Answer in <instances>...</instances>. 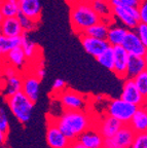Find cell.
I'll use <instances>...</instances> for the list:
<instances>
[{
  "mask_svg": "<svg viewBox=\"0 0 147 148\" xmlns=\"http://www.w3.org/2000/svg\"><path fill=\"white\" fill-rule=\"evenodd\" d=\"M56 125L70 141L77 138L87 129L92 127V118L83 110H65L59 117L54 118Z\"/></svg>",
  "mask_w": 147,
  "mask_h": 148,
  "instance_id": "obj_1",
  "label": "cell"
},
{
  "mask_svg": "<svg viewBox=\"0 0 147 148\" xmlns=\"http://www.w3.org/2000/svg\"><path fill=\"white\" fill-rule=\"evenodd\" d=\"M69 6L70 24L75 34H83L87 28L101 21L100 16L95 12L92 2L89 0H76L69 4Z\"/></svg>",
  "mask_w": 147,
  "mask_h": 148,
  "instance_id": "obj_2",
  "label": "cell"
},
{
  "mask_svg": "<svg viewBox=\"0 0 147 148\" xmlns=\"http://www.w3.org/2000/svg\"><path fill=\"white\" fill-rule=\"evenodd\" d=\"M6 104L12 115L22 123H26L30 120L32 111L34 109V102L31 101L22 90L16 92L14 95L5 97Z\"/></svg>",
  "mask_w": 147,
  "mask_h": 148,
  "instance_id": "obj_3",
  "label": "cell"
},
{
  "mask_svg": "<svg viewBox=\"0 0 147 148\" xmlns=\"http://www.w3.org/2000/svg\"><path fill=\"white\" fill-rule=\"evenodd\" d=\"M112 6L113 18L120 21L129 30H134L140 22L138 7L126 6L120 3V0H108Z\"/></svg>",
  "mask_w": 147,
  "mask_h": 148,
  "instance_id": "obj_4",
  "label": "cell"
},
{
  "mask_svg": "<svg viewBox=\"0 0 147 148\" xmlns=\"http://www.w3.org/2000/svg\"><path fill=\"white\" fill-rule=\"evenodd\" d=\"M138 106L124 101L122 98L110 99L106 107V114L116 118L124 125H129Z\"/></svg>",
  "mask_w": 147,
  "mask_h": 148,
  "instance_id": "obj_5",
  "label": "cell"
},
{
  "mask_svg": "<svg viewBox=\"0 0 147 148\" xmlns=\"http://www.w3.org/2000/svg\"><path fill=\"white\" fill-rule=\"evenodd\" d=\"M135 132L129 125H124L112 137L104 139L103 148H131Z\"/></svg>",
  "mask_w": 147,
  "mask_h": 148,
  "instance_id": "obj_6",
  "label": "cell"
},
{
  "mask_svg": "<svg viewBox=\"0 0 147 148\" xmlns=\"http://www.w3.org/2000/svg\"><path fill=\"white\" fill-rule=\"evenodd\" d=\"M58 99L64 110H83L87 103V100L81 92L67 88L58 94Z\"/></svg>",
  "mask_w": 147,
  "mask_h": 148,
  "instance_id": "obj_7",
  "label": "cell"
},
{
  "mask_svg": "<svg viewBox=\"0 0 147 148\" xmlns=\"http://www.w3.org/2000/svg\"><path fill=\"white\" fill-rule=\"evenodd\" d=\"M72 141L59 129L53 117L48 118L46 127V143L51 148H68Z\"/></svg>",
  "mask_w": 147,
  "mask_h": 148,
  "instance_id": "obj_8",
  "label": "cell"
},
{
  "mask_svg": "<svg viewBox=\"0 0 147 148\" xmlns=\"http://www.w3.org/2000/svg\"><path fill=\"white\" fill-rule=\"evenodd\" d=\"M80 39L81 45L87 51V53L93 56L94 58H97L100 53H102L109 46V43L106 39H101V38H96V37L90 36L87 34L78 35Z\"/></svg>",
  "mask_w": 147,
  "mask_h": 148,
  "instance_id": "obj_9",
  "label": "cell"
},
{
  "mask_svg": "<svg viewBox=\"0 0 147 148\" xmlns=\"http://www.w3.org/2000/svg\"><path fill=\"white\" fill-rule=\"evenodd\" d=\"M120 98L138 107L146 104L144 98L141 95L140 90H138L133 78H124L122 90Z\"/></svg>",
  "mask_w": 147,
  "mask_h": 148,
  "instance_id": "obj_10",
  "label": "cell"
},
{
  "mask_svg": "<svg viewBox=\"0 0 147 148\" xmlns=\"http://www.w3.org/2000/svg\"><path fill=\"white\" fill-rule=\"evenodd\" d=\"M122 46L128 51L130 56H139V57H144L145 53L147 51V46L143 44L140 40L138 35L136 34L134 30H129L124 37Z\"/></svg>",
  "mask_w": 147,
  "mask_h": 148,
  "instance_id": "obj_11",
  "label": "cell"
},
{
  "mask_svg": "<svg viewBox=\"0 0 147 148\" xmlns=\"http://www.w3.org/2000/svg\"><path fill=\"white\" fill-rule=\"evenodd\" d=\"M113 51H114V67L112 72L118 78L124 79L130 55L122 45L113 46Z\"/></svg>",
  "mask_w": 147,
  "mask_h": 148,
  "instance_id": "obj_12",
  "label": "cell"
},
{
  "mask_svg": "<svg viewBox=\"0 0 147 148\" xmlns=\"http://www.w3.org/2000/svg\"><path fill=\"white\" fill-rule=\"evenodd\" d=\"M94 125L100 132V134L104 137V139H106L112 137L115 133L118 132L120 127L124 125V123H120L116 118L106 114L105 116L101 118L100 121H98V123H95Z\"/></svg>",
  "mask_w": 147,
  "mask_h": 148,
  "instance_id": "obj_13",
  "label": "cell"
},
{
  "mask_svg": "<svg viewBox=\"0 0 147 148\" xmlns=\"http://www.w3.org/2000/svg\"><path fill=\"white\" fill-rule=\"evenodd\" d=\"M77 141L87 148H103L104 137L95 125L87 129L77 138Z\"/></svg>",
  "mask_w": 147,
  "mask_h": 148,
  "instance_id": "obj_14",
  "label": "cell"
},
{
  "mask_svg": "<svg viewBox=\"0 0 147 148\" xmlns=\"http://www.w3.org/2000/svg\"><path fill=\"white\" fill-rule=\"evenodd\" d=\"M20 12L39 23L41 18V3L40 0H19Z\"/></svg>",
  "mask_w": 147,
  "mask_h": 148,
  "instance_id": "obj_15",
  "label": "cell"
},
{
  "mask_svg": "<svg viewBox=\"0 0 147 148\" xmlns=\"http://www.w3.org/2000/svg\"><path fill=\"white\" fill-rule=\"evenodd\" d=\"M39 86H40V79L37 78L33 73L28 74L23 77L22 92L34 103L38 100Z\"/></svg>",
  "mask_w": 147,
  "mask_h": 148,
  "instance_id": "obj_16",
  "label": "cell"
},
{
  "mask_svg": "<svg viewBox=\"0 0 147 148\" xmlns=\"http://www.w3.org/2000/svg\"><path fill=\"white\" fill-rule=\"evenodd\" d=\"M129 125L135 133L147 132V104L139 106L134 113Z\"/></svg>",
  "mask_w": 147,
  "mask_h": 148,
  "instance_id": "obj_17",
  "label": "cell"
},
{
  "mask_svg": "<svg viewBox=\"0 0 147 148\" xmlns=\"http://www.w3.org/2000/svg\"><path fill=\"white\" fill-rule=\"evenodd\" d=\"M0 30H1V35H4L7 37L22 36L24 33L16 16L3 18L2 22L0 24Z\"/></svg>",
  "mask_w": 147,
  "mask_h": 148,
  "instance_id": "obj_18",
  "label": "cell"
},
{
  "mask_svg": "<svg viewBox=\"0 0 147 148\" xmlns=\"http://www.w3.org/2000/svg\"><path fill=\"white\" fill-rule=\"evenodd\" d=\"M92 6L95 12L100 16L101 21L107 23L109 26L115 22V18H113L112 14V6L109 3V1H104V0L93 1Z\"/></svg>",
  "mask_w": 147,
  "mask_h": 148,
  "instance_id": "obj_19",
  "label": "cell"
},
{
  "mask_svg": "<svg viewBox=\"0 0 147 148\" xmlns=\"http://www.w3.org/2000/svg\"><path fill=\"white\" fill-rule=\"evenodd\" d=\"M128 31H129L128 28H126L124 26L117 25L114 22V23L109 26L107 36H106V40L109 43V45L111 46L122 45Z\"/></svg>",
  "mask_w": 147,
  "mask_h": 148,
  "instance_id": "obj_20",
  "label": "cell"
},
{
  "mask_svg": "<svg viewBox=\"0 0 147 148\" xmlns=\"http://www.w3.org/2000/svg\"><path fill=\"white\" fill-rule=\"evenodd\" d=\"M145 69H146V63L143 57L130 56L126 66V78H134Z\"/></svg>",
  "mask_w": 147,
  "mask_h": 148,
  "instance_id": "obj_21",
  "label": "cell"
},
{
  "mask_svg": "<svg viewBox=\"0 0 147 148\" xmlns=\"http://www.w3.org/2000/svg\"><path fill=\"white\" fill-rule=\"evenodd\" d=\"M7 62L9 63V65L14 66V68H16L18 70L22 69V68L27 64L28 59L26 57L25 53H24L23 49L21 45L16 46L14 49H10L8 53L5 56Z\"/></svg>",
  "mask_w": 147,
  "mask_h": 148,
  "instance_id": "obj_22",
  "label": "cell"
},
{
  "mask_svg": "<svg viewBox=\"0 0 147 148\" xmlns=\"http://www.w3.org/2000/svg\"><path fill=\"white\" fill-rule=\"evenodd\" d=\"M21 46L28 60H33V59H36L38 56H40L39 46L37 45L33 40H31L30 38L28 37L27 33H25V32L22 35Z\"/></svg>",
  "mask_w": 147,
  "mask_h": 148,
  "instance_id": "obj_23",
  "label": "cell"
},
{
  "mask_svg": "<svg viewBox=\"0 0 147 148\" xmlns=\"http://www.w3.org/2000/svg\"><path fill=\"white\" fill-rule=\"evenodd\" d=\"M22 36L18 37H7L4 35L0 36V58L5 57L10 49L21 45Z\"/></svg>",
  "mask_w": 147,
  "mask_h": 148,
  "instance_id": "obj_24",
  "label": "cell"
},
{
  "mask_svg": "<svg viewBox=\"0 0 147 148\" xmlns=\"http://www.w3.org/2000/svg\"><path fill=\"white\" fill-rule=\"evenodd\" d=\"M22 83H23V77L19 73H16L14 76L7 77L4 84L5 97H8L22 90Z\"/></svg>",
  "mask_w": 147,
  "mask_h": 148,
  "instance_id": "obj_25",
  "label": "cell"
},
{
  "mask_svg": "<svg viewBox=\"0 0 147 148\" xmlns=\"http://www.w3.org/2000/svg\"><path fill=\"white\" fill-rule=\"evenodd\" d=\"M109 25L103 21H99L98 23L94 24L90 28L85 30L84 34L90 35V36L96 37V38H101V39H106L107 32H108Z\"/></svg>",
  "mask_w": 147,
  "mask_h": 148,
  "instance_id": "obj_26",
  "label": "cell"
},
{
  "mask_svg": "<svg viewBox=\"0 0 147 148\" xmlns=\"http://www.w3.org/2000/svg\"><path fill=\"white\" fill-rule=\"evenodd\" d=\"M96 59L98 61V63L100 65H102L104 68L110 70V71H113V67H114V51H113V46L109 45Z\"/></svg>",
  "mask_w": 147,
  "mask_h": 148,
  "instance_id": "obj_27",
  "label": "cell"
},
{
  "mask_svg": "<svg viewBox=\"0 0 147 148\" xmlns=\"http://www.w3.org/2000/svg\"><path fill=\"white\" fill-rule=\"evenodd\" d=\"M0 12L3 18H12L16 16L20 12L19 7V1H12V0H4L0 7Z\"/></svg>",
  "mask_w": 147,
  "mask_h": 148,
  "instance_id": "obj_28",
  "label": "cell"
},
{
  "mask_svg": "<svg viewBox=\"0 0 147 148\" xmlns=\"http://www.w3.org/2000/svg\"><path fill=\"white\" fill-rule=\"evenodd\" d=\"M19 22H20V25H21L22 29L25 33L28 32H32V31L36 30L37 27H38V24L37 22L33 21L32 18H30L29 16H25L22 12H19V14L16 16Z\"/></svg>",
  "mask_w": 147,
  "mask_h": 148,
  "instance_id": "obj_29",
  "label": "cell"
},
{
  "mask_svg": "<svg viewBox=\"0 0 147 148\" xmlns=\"http://www.w3.org/2000/svg\"><path fill=\"white\" fill-rule=\"evenodd\" d=\"M133 79L138 90H140L141 95L144 98L145 102L147 103V68L143 70L141 73H139L136 77H134Z\"/></svg>",
  "mask_w": 147,
  "mask_h": 148,
  "instance_id": "obj_30",
  "label": "cell"
},
{
  "mask_svg": "<svg viewBox=\"0 0 147 148\" xmlns=\"http://www.w3.org/2000/svg\"><path fill=\"white\" fill-rule=\"evenodd\" d=\"M131 148H147V132L135 133Z\"/></svg>",
  "mask_w": 147,
  "mask_h": 148,
  "instance_id": "obj_31",
  "label": "cell"
},
{
  "mask_svg": "<svg viewBox=\"0 0 147 148\" xmlns=\"http://www.w3.org/2000/svg\"><path fill=\"white\" fill-rule=\"evenodd\" d=\"M134 31L136 32V34L138 35V37L140 38V40L143 42L145 46H147V24L139 22L138 25L136 26Z\"/></svg>",
  "mask_w": 147,
  "mask_h": 148,
  "instance_id": "obj_32",
  "label": "cell"
},
{
  "mask_svg": "<svg viewBox=\"0 0 147 148\" xmlns=\"http://www.w3.org/2000/svg\"><path fill=\"white\" fill-rule=\"evenodd\" d=\"M0 129L2 130L5 134L8 135L9 120L6 115V112H5V110L2 108V107H0Z\"/></svg>",
  "mask_w": 147,
  "mask_h": 148,
  "instance_id": "obj_33",
  "label": "cell"
},
{
  "mask_svg": "<svg viewBox=\"0 0 147 148\" xmlns=\"http://www.w3.org/2000/svg\"><path fill=\"white\" fill-rule=\"evenodd\" d=\"M138 10L140 22L147 24V0H141L138 5Z\"/></svg>",
  "mask_w": 147,
  "mask_h": 148,
  "instance_id": "obj_34",
  "label": "cell"
},
{
  "mask_svg": "<svg viewBox=\"0 0 147 148\" xmlns=\"http://www.w3.org/2000/svg\"><path fill=\"white\" fill-rule=\"evenodd\" d=\"M67 83L65 82V80L61 78H57L53 83V92L56 94H60L62 90H64L66 88Z\"/></svg>",
  "mask_w": 147,
  "mask_h": 148,
  "instance_id": "obj_35",
  "label": "cell"
},
{
  "mask_svg": "<svg viewBox=\"0 0 147 148\" xmlns=\"http://www.w3.org/2000/svg\"><path fill=\"white\" fill-rule=\"evenodd\" d=\"M3 73H4V76L7 78V77L14 76V75H16L19 72L16 68H14L12 65H8V66H6V67L4 68V72H3Z\"/></svg>",
  "mask_w": 147,
  "mask_h": 148,
  "instance_id": "obj_36",
  "label": "cell"
},
{
  "mask_svg": "<svg viewBox=\"0 0 147 148\" xmlns=\"http://www.w3.org/2000/svg\"><path fill=\"white\" fill-rule=\"evenodd\" d=\"M35 75V76L37 77V78H39L40 80L41 79H43V77L45 76V69H44L43 65H39V66H37L36 69H35L34 73H33Z\"/></svg>",
  "mask_w": 147,
  "mask_h": 148,
  "instance_id": "obj_37",
  "label": "cell"
},
{
  "mask_svg": "<svg viewBox=\"0 0 147 148\" xmlns=\"http://www.w3.org/2000/svg\"><path fill=\"white\" fill-rule=\"evenodd\" d=\"M120 3L126 6H133V7H138V5L140 4L141 0H120Z\"/></svg>",
  "mask_w": 147,
  "mask_h": 148,
  "instance_id": "obj_38",
  "label": "cell"
},
{
  "mask_svg": "<svg viewBox=\"0 0 147 148\" xmlns=\"http://www.w3.org/2000/svg\"><path fill=\"white\" fill-rule=\"evenodd\" d=\"M7 141V134H5L2 130L0 129V146L4 145Z\"/></svg>",
  "mask_w": 147,
  "mask_h": 148,
  "instance_id": "obj_39",
  "label": "cell"
},
{
  "mask_svg": "<svg viewBox=\"0 0 147 148\" xmlns=\"http://www.w3.org/2000/svg\"><path fill=\"white\" fill-rule=\"evenodd\" d=\"M68 148H87V147H84L82 144L79 143L77 140H74V141L71 142V144H70Z\"/></svg>",
  "mask_w": 147,
  "mask_h": 148,
  "instance_id": "obj_40",
  "label": "cell"
},
{
  "mask_svg": "<svg viewBox=\"0 0 147 148\" xmlns=\"http://www.w3.org/2000/svg\"><path fill=\"white\" fill-rule=\"evenodd\" d=\"M143 58H144V60H145V63H146V68H147V51L145 53V55H144Z\"/></svg>",
  "mask_w": 147,
  "mask_h": 148,
  "instance_id": "obj_41",
  "label": "cell"
},
{
  "mask_svg": "<svg viewBox=\"0 0 147 148\" xmlns=\"http://www.w3.org/2000/svg\"><path fill=\"white\" fill-rule=\"evenodd\" d=\"M65 1H66L68 4H71L72 2H74V1H76V0H65Z\"/></svg>",
  "mask_w": 147,
  "mask_h": 148,
  "instance_id": "obj_42",
  "label": "cell"
},
{
  "mask_svg": "<svg viewBox=\"0 0 147 148\" xmlns=\"http://www.w3.org/2000/svg\"><path fill=\"white\" fill-rule=\"evenodd\" d=\"M2 20H3V16L1 14V12H0V24H1V22H2Z\"/></svg>",
  "mask_w": 147,
  "mask_h": 148,
  "instance_id": "obj_43",
  "label": "cell"
},
{
  "mask_svg": "<svg viewBox=\"0 0 147 148\" xmlns=\"http://www.w3.org/2000/svg\"><path fill=\"white\" fill-rule=\"evenodd\" d=\"M0 148H8V147H7V146L4 144V145H1V146H0Z\"/></svg>",
  "mask_w": 147,
  "mask_h": 148,
  "instance_id": "obj_44",
  "label": "cell"
},
{
  "mask_svg": "<svg viewBox=\"0 0 147 148\" xmlns=\"http://www.w3.org/2000/svg\"><path fill=\"white\" fill-rule=\"evenodd\" d=\"M90 2H93V1H98V0H89ZM104 1H108V0H104Z\"/></svg>",
  "mask_w": 147,
  "mask_h": 148,
  "instance_id": "obj_45",
  "label": "cell"
},
{
  "mask_svg": "<svg viewBox=\"0 0 147 148\" xmlns=\"http://www.w3.org/2000/svg\"><path fill=\"white\" fill-rule=\"evenodd\" d=\"M3 1H4V0H0V7H1V5H2Z\"/></svg>",
  "mask_w": 147,
  "mask_h": 148,
  "instance_id": "obj_46",
  "label": "cell"
},
{
  "mask_svg": "<svg viewBox=\"0 0 147 148\" xmlns=\"http://www.w3.org/2000/svg\"><path fill=\"white\" fill-rule=\"evenodd\" d=\"M0 36H1V30H0Z\"/></svg>",
  "mask_w": 147,
  "mask_h": 148,
  "instance_id": "obj_47",
  "label": "cell"
},
{
  "mask_svg": "<svg viewBox=\"0 0 147 148\" xmlns=\"http://www.w3.org/2000/svg\"><path fill=\"white\" fill-rule=\"evenodd\" d=\"M146 104H147V103H146Z\"/></svg>",
  "mask_w": 147,
  "mask_h": 148,
  "instance_id": "obj_48",
  "label": "cell"
}]
</instances>
